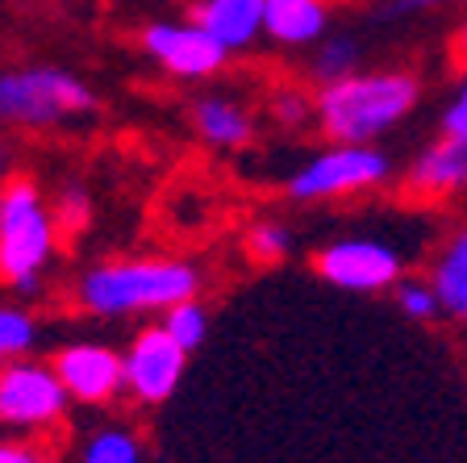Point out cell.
<instances>
[{
	"mask_svg": "<svg viewBox=\"0 0 467 463\" xmlns=\"http://www.w3.org/2000/svg\"><path fill=\"white\" fill-rule=\"evenodd\" d=\"M88 193L79 188H63L58 193V205H55V226H67V230H84L88 226Z\"/></svg>",
	"mask_w": 467,
	"mask_h": 463,
	"instance_id": "603a6c76",
	"label": "cell"
},
{
	"mask_svg": "<svg viewBox=\"0 0 467 463\" xmlns=\"http://www.w3.org/2000/svg\"><path fill=\"white\" fill-rule=\"evenodd\" d=\"M430 284L438 292V305L442 313L455 321H467V226H459L442 251L434 259V271H430Z\"/></svg>",
	"mask_w": 467,
	"mask_h": 463,
	"instance_id": "9a60e30c",
	"label": "cell"
},
{
	"mask_svg": "<svg viewBox=\"0 0 467 463\" xmlns=\"http://www.w3.org/2000/svg\"><path fill=\"white\" fill-rule=\"evenodd\" d=\"M409 188L430 196L467 193V138H442L426 146L409 167Z\"/></svg>",
	"mask_w": 467,
	"mask_h": 463,
	"instance_id": "5bb4252c",
	"label": "cell"
},
{
	"mask_svg": "<svg viewBox=\"0 0 467 463\" xmlns=\"http://www.w3.org/2000/svg\"><path fill=\"white\" fill-rule=\"evenodd\" d=\"M397 305H400V313L413 318V321H434L438 313H442L434 284L430 280H405V276L397 280Z\"/></svg>",
	"mask_w": 467,
	"mask_h": 463,
	"instance_id": "ffe728a7",
	"label": "cell"
},
{
	"mask_svg": "<svg viewBox=\"0 0 467 463\" xmlns=\"http://www.w3.org/2000/svg\"><path fill=\"white\" fill-rule=\"evenodd\" d=\"M79 463H142V447H138V438L130 430L109 426V430H97L84 443Z\"/></svg>",
	"mask_w": 467,
	"mask_h": 463,
	"instance_id": "d6986e66",
	"label": "cell"
},
{
	"mask_svg": "<svg viewBox=\"0 0 467 463\" xmlns=\"http://www.w3.org/2000/svg\"><path fill=\"white\" fill-rule=\"evenodd\" d=\"M142 50L175 79H209L230 58V50L196 21H150L142 29Z\"/></svg>",
	"mask_w": 467,
	"mask_h": 463,
	"instance_id": "9c48e42d",
	"label": "cell"
},
{
	"mask_svg": "<svg viewBox=\"0 0 467 463\" xmlns=\"http://www.w3.org/2000/svg\"><path fill=\"white\" fill-rule=\"evenodd\" d=\"M418 100L421 84L409 71H350L321 84V92L313 97V117L330 142H376L397 130L418 109Z\"/></svg>",
	"mask_w": 467,
	"mask_h": 463,
	"instance_id": "6da1fadb",
	"label": "cell"
},
{
	"mask_svg": "<svg viewBox=\"0 0 467 463\" xmlns=\"http://www.w3.org/2000/svg\"><path fill=\"white\" fill-rule=\"evenodd\" d=\"M326 0H263V34L275 47H313L326 38Z\"/></svg>",
	"mask_w": 467,
	"mask_h": 463,
	"instance_id": "7c38bea8",
	"label": "cell"
},
{
	"mask_svg": "<svg viewBox=\"0 0 467 463\" xmlns=\"http://www.w3.org/2000/svg\"><path fill=\"white\" fill-rule=\"evenodd\" d=\"M384 180H392V159L376 142H330L326 151H317L309 163H301L288 175L284 193L292 201L313 205L350 193H368V188H379Z\"/></svg>",
	"mask_w": 467,
	"mask_h": 463,
	"instance_id": "5b68a950",
	"label": "cell"
},
{
	"mask_svg": "<svg viewBox=\"0 0 467 463\" xmlns=\"http://www.w3.org/2000/svg\"><path fill=\"white\" fill-rule=\"evenodd\" d=\"M55 213L47 209L38 184L9 175L0 184V280L21 297L38 292L42 271L55 255Z\"/></svg>",
	"mask_w": 467,
	"mask_h": 463,
	"instance_id": "3957f363",
	"label": "cell"
},
{
	"mask_svg": "<svg viewBox=\"0 0 467 463\" xmlns=\"http://www.w3.org/2000/svg\"><path fill=\"white\" fill-rule=\"evenodd\" d=\"M9 180V151H5V142H0V184Z\"/></svg>",
	"mask_w": 467,
	"mask_h": 463,
	"instance_id": "4316f807",
	"label": "cell"
},
{
	"mask_svg": "<svg viewBox=\"0 0 467 463\" xmlns=\"http://www.w3.org/2000/svg\"><path fill=\"white\" fill-rule=\"evenodd\" d=\"M459 58L467 63V21H463V29H459Z\"/></svg>",
	"mask_w": 467,
	"mask_h": 463,
	"instance_id": "83f0119b",
	"label": "cell"
},
{
	"mask_svg": "<svg viewBox=\"0 0 467 463\" xmlns=\"http://www.w3.org/2000/svg\"><path fill=\"white\" fill-rule=\"evenodd\" d=\"M442 138H467V79L455 88V97H451V105L442 109Z\"/></svg>",
	"mask_w": 467,
	"mask_h": 463,
	"instance_id": "cb8c5ba5",
	"label": "cell"
},
{
	"mask_svg": "<svg viewBox=\"0 0 467 463\" xmlns=\"http://www.w3.org/2000/svg\"><path fill=\"white\" fill-rule=\"evenodd\" d=\"M188 21L213 34L225 50H246L263 34V0H192Z\"/></svg>",
	"mask_w": 467,
	"mask_h": 463,
	"instance_id": "8fae6325",
	"label": "cell"
},
{
	"mask_svg": "<svg viewBox=\"0 0 467 463\" xmlns=\"http://www.w3.org/2000/svg\"><path fill=\"white\" fill-rule=\"evenodd\" d=\"M121 359H126V393L134 396L138 405L171 401L188 372V351L163 326L138 330V338L130 342V351Z\"/></svg>",
	"mask_w": 467,
	"mask_h": 463,
	"instance_id": "ba28073f",
	"label": "cell"
},
{
	"mask_svg": "<svg viewBox=\"0 0 467 463\" xmlns=\"http://www.w3.org/2000/svg\"><path fill=\"white\" fill-rule=\"evenodd\" d=\"M359 63H363L359 42L350 38V34H334V38L317 42L309 71L317 84H330V79H342V76H350V71H359Z\"/></svg>",
	"mask_w": 467,
	"mask_h": 463,
	"instance_id": "2e32d148",
	"label": "cell"
},
{
	"mask_svg": "<svg viewBox=\"0 0 467 463\" xmlns=\"http://www.w3.org/2000/svg\"><path fill=\"white\" fill-rule=\"evenodd\" d=\"M100 109V97L76 71L55 63H26L0 71V126L50 130Z\"/></svg>",
	"mask_w": 467,
	"mask_h": 463,
	"instance_id": "277c9868",
	"label": "cell"
},
{
	"mask_svg": "<svg viewBox=\"0 0 467 463\" xmlns=\"http://www.w3.org/2000/svg\"><path fill=\"white\" fill-rule=\"evenodd\" d=\"M55 372L79 405H109L126 393V359L105 342H67L55 351Z\"/></svg>",
	"mask_w": 467,
	"mask_h": 463,
	"instance_id": "30bf717a",
	"label": "cell"
},
{
	"mask_svg": "<svg viewBox=\"0 0 467 463\" xmlns=\"http://www.w3.org/2000/svg\"><path fill=\"white\" fill-rule=\"evenodd\" d=\"M38 463H55V459H38Z\"/></svg>",
	"mask_w": 467,
	"mask_h": 463,
	"instance_id": "f1b7e54d",
	"label": "cell"
},
{
	"mask_svg": "<svg viewBox=\"0 0 467 463\" xmlns=\"http://www.w3.org/2000/svg\"><path fill=\"white\" fill-rule=\"evenodd\" d=\"M201 292V271L184 259H113L88 268L76 284V300L97 318L167 313Z\"/></svg>",
	"mask_w": 467,
	"mask_h": 463,
	"instance_id": "7a4b0ae2",
	"label": "cell"
},
{
	"mask_svg": "<svg viewBox=\"0 0 467 463\" xmlns=\"http://www.w3.org/2000/svg\"><path fill=\"white\" fill-rule=\"evenodd\" d=\"M71 393L58 380L55 363L38 359H9L0 363V422L17 430H42L67 414Z\"/></svg>",
	"mask_w": 467,
	"mask_h": 463,
	"instance_id": "8992f818",
	"label": "cell"
},
{
	"mask_svg": "<svg viewBox=\"0 0 467 463\" xmlns=\"http://www.w3.org/2000/svg\"><path fill=\"white\" fill-rule=\"evenodd\" d=\"M34 342H38V321H34V313H26V309H17V305H0V363L29 355Z\"/></svg>",
	"mask_w": 467,
	"mask_h": 463,
	"instance_id": "ac0fdd59",
	"label": "cell"
},
{
	"mask_svg": "<svg viewBox=\"0 0 467 463\" xmlns=\"http://www.w3.org/2000/svg\"><path fill=\"white\" fill-rule=\"evenodd\" d=\"M442 5H451V0H384L376 9V17H409V13H430V9H442Z\"/></svg>",
	"mask_w": 467,
	"mask_h": 463,
	"instance_id": "d4e9b609",
	"label": "cell"
},
{
	"mask_svg": "<svg viewBox=\"0 0 467 463\" xmlns=\"http://www.w3.org/2000/svg\"><path fill=\"white\" fill-rule=\"evenodd\" d=\"M313 271L342 292H368L371 297V292L397 289L405 263H400V255L392 251L389 242L347 234V238L326 242V247L313 255Z\"/></svg>",
	"mask_w": 467,
	"mask_h": 463,
	"instance_id": "52a82bcc",
	"label": "cell"
},
{
	"mask_svg": "<svg viewBox=\"0 0 467 463\" xmlns=\"http://www.w3.org/2000/svg\"><path fill=\"white\" fill-rule=\"evenodd\" d=\"M0 463H38V455L17 443H0Z\"/></svg>",
	"mask_w": 467,
	"mask_h": 463,
	"instance_id": "484cf974",
	"label": "cell"
},
{
	"mask_svg": "<svg viewBox=\"0 0 467 463\" xmlns=\"http://www.w3.org/2000/svg\"><path fill=\"white\" fill-rule=\"evenodd\" d=\"M159 326L167 330V334L180 342V347L192 355V351H201L204 347V338H209V309L201 305V300H180V305H171L163 313V321Z\"/></svg>",
	"mask_w": 467,
	"mask_h": 463,
	"instance_id": "e0dca14e",
	"label": "cell"
},
{
	"mask_svg": "<svg viewBox=\"0 0 467 463\" xmlns=\"http://www.w3.org/2000/svg\"><path fill=\"white\" fill-rule=\"evenodd\" d=\"M246 251H251L259 263H280L284 255L292 251V230L280 226V222L251 226V234H246Z\"/></svg>",
	"mask_w": 467,
	"mask_h": 463,
	"instance_id": "44dd1931",
	"label": "cell"
},
{
	"mask_svg": "<svg viewBox=\"0 0 467 463\" xmlns=\"http://www.w3.org/2000/svg\"><path fill=\"white\" fill-rule=\"evenodd\" d=\"M192 130L204 146L217 151H238L254 138V117L243 100L234 97H196L192 100Z\"/></svg>",
	"mask_w": 467,
	"mask_h": 463,
	"instance_id": "4fadbf2b",
	"label": "cell"
},
{
	"mask_svg": "<svg viewBox=\"0 0 467 463\" xmlns=\"http://www.w3.org/2000/svg\"><path fill=\"white\" fill-rule=\"evenodd\" d=\"M272 117L280 126H305L313 117V100L305 97L301 88H280L272 97Z\"/></svg>",
	"mask_w": 467,
	"mask_h": 463,
	"instance_id": "7402d4cb",
	"label": "cell"
}]
</instances>
